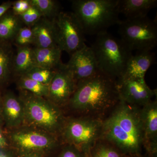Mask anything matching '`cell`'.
Segmentation results:
<instances>
[{"instance_id":"36","label":"cell","mask_w":157,"mask_h":157,"mask_svg":"<svg viewBox=\"0 0 157 157\" xmlns=\"http://www.w3.org/2000/svg\"><path fill=\"white\" fill-rule=\"evenodd\" d=\"M2 90H1V89H0V97L2 96Z\"/></svg>"},{"instance_id":"1","label":"cell","mask_w":157,"mask_h":157,"mask_svg":"<svg viewBox=\"0 0 157 157\" xmlns=\"http://www.w3.org/2000/svg\"><path fill=\"white\" fill-rule=\"evenodd\" d=\"M140 108L120 99L109 114L102 120L100 139L115 145L129 157L141 155L144 135Z\"/></svg>"},{"instance_id":"33","label":"cell","mask_w":157,"mask_h":157,"mask_svg":"<svg viewBox=\"0 0 157 157\" xmlns=\"http://www.w3.org/2000/svg\"><path fill=\"white\" fill-rule=\"evenodd\" d=\"M47 156L44 154L39 152H33L28 153L19 156L17 157H46Z\"/></svg>"},{"instance_id":"24","label":"cell","mask_w":157,"mask_h":157,"mask_svg":"<svg viewBox=\"0 0 157 157\" xmlns=\"http://www.w3.org/2000/svg\"><path fill=\"white\" fill-rule=\"evenodd\" d=\"M31 5L36 7L42 14V17L54 19L59 11V6L53 0H30Z\"/></svg>"},{"instance_id":"32","label":"cell","mask_w":157,"mask_h":157,"mask_svg":"<svg viewBox=\"0 0 157 157\" xmlns=\"http://www.w3.org/2000/svg\"><path fill=\"white\" fill-rule=\"evenodd\" d=\"M12 4V2L9 1L0 5V18L11 9Z\"/></svg>"},{"instance_id":"12","label":"cell","mask_w":157,"mask_h":157,"mask_svg":"<svg viewBox=\"0 0 157 157\" xmlns=\"http://www.w3.org/2000/svg\"><path fill=\"white\" fill-rule=\"evenodd\" d=\"M66 64L77 82L90 78L100 71L93 49L86 45L73 53Z\"/></svg>"},{"instance_id":"8","label":"cell","mask_w":157,"mask_h":157,"mask_svg":"<svg viewBox=\"0 0 157 157\" xmlns=\"http://www.w3.org/2000/svg\"><path fill=\"white\" fill-rule=\"evenodd\" d=\"M119 33L121 39L132 51H150L157 44L156 20L148 16L120 20Z\"/></svg>"},{"instance_id":"19","label":"cell","mask_w":157,"mask_h":157,"mask_svg":"<svg viewBox=\"0 0 157 157\" xmlns=\"http://www.w3.org/2000/svg\"><path fill=\"white\" fill-rule=\"evenodd\" d=\"M14 52L10 42L0 41V89L9 85L13 75Z\"/></svg>"},{"instance_id":"7","label":"cell","mask_w":157,"mask_h":157,"mask_svg":"<svg viewBox=\"0 0 157 157\" xmlns=\"http://www.w3.org/2000/svg\"><path fill=\"white\" fill-rule=\"evenodd\" d=\"M102 120L82 116L66 118L60 136L65 144L73 145L88 156L101 138Z\"/></svg>"},{"instance_id":"26","label":"cell","mask_w":157,"mask_h":157,"mask_svg":"<svg viewBox=\"0 0 157 157\" xmlns=\"http://www.w3.org/2000/svg\"><path fill=\"white\" fill-rule=\"evenodd\" d=\"M13 42L17 47L34 45V35L32 27L23 26L17 32Z\"/></svg>"},{"instance_id":"9","label":"cell","mask_w":157,"mask_h":157,"mask_svg":"<svg viewBox=\"0 0 157 157\" xmlns=\"http://www.w3.org/2000/svg\"><path fill=\"white\" fill-rule=\"evenodd\" d=\"M54 21L58 45L62 51L71 56L86 45L84 30L73 12L60 11Z\"/></svg>"},{"instance_id":"13","label":"cell","mask_w":157,"mask_h":157,"mask_svg":"<svg viewBox=\"0 0 157 157\" xmlns=\"http://www.w3.org/2000/svg\"><path fill=\"white\" fill-rule=\"evenodd\" d=\"M144 139L143 147L149 157H157V101H151L140 108Z\"/></svg>"},{"instance_id":"20","label":"cell","mask_w":157,"mask_h":157,"mask_svg":"<svg viewBox=\"0 0 157 157\" xmlns=\"http://www.w3.org/2000/svg\"><path fill=\"white\" fill-rule=\"evenodd\" d=\"M35 67L33 48L30 46L17 47L13 58V75L17 77L24 76Z\"/></svg>"},{"instance_id":"10","label":"cell","mask_w":157,"mask_h":157,"mask_svg":"<svg viewBox=\"0 0 157 157\" xmlns=\"http://www.w3.org/2000/svg\"><path fill=\"white\" fill-rule=\"evenodd\" d=\"M77 82L66 64L56 69L55 75L48 86V100L58 107L67 106L76 90Z\"/></svg>"},{"instance_id":"16","label":"cell","mask_w":157,"mask_h":157,"mask_svg":"<svg viewBox=\"0 0 157 157\" xmlns=\"http://www.w3.org/2000/svg\"><path fill=\"white\" fill-rule=\"evenodd\" d=\"M32 29L35 47L45 48L58 46L54 19L42 17L32 27Z\"/></svg>"},{"instance_id":"29","label":"cell","mask_w":157,"mask_h":157,"mask_svg":"<svg viewBox=\"0 0 157 157\" xmlns=\"http://www.w3.org/2000/svg\"><path fill=\"white\" fill-rule=\"evenodd\" d=\"M31 6L30 0H17L12 2L11 10L13 14L19 16L27 11Z\"/></svg>"},{"instance_id":"4","label":"cell","mask_w":157,"mask_h":157,"mask_svg":"<svg viewBox=\"0 0 157 157\" xmlns=\"http://www.w3.org/2000/svg\"><path fill=\"white\" fill-rule=\"evenodd\" d=\"M20 90L19 97L24 106L25 124L60 136L66 120L61 108L47 98Z\"/></svg>"},{"instance_id":"14","label":"cell","mask_w":157,"mask_h":157,"mask_svg":"<svg viewBox=\"0 0 157 157\" xmlns=\"http://www.w3.org/2000/svg\"><path fill=\"white\" fill-rule=\"evenodd\" d=\"M1 102L4 124L9 130L16 128L25 124L24 106L19 96L8 91L2 94Z\"/></svg>"},{"instance_id":"22","label":"cell","mask_w":157,"mask_h":157,"mask_svg":"<svg viewBox=\"0 0 157 157\" xmlns=\"http://www.w3.org/2000/svg\"><path fill=\"white\" fill-rule=\"evenodd\" d=\"M87 157H130L107 140L100 139L90 150Z\"/></svg>"},{"instance_id":"6","label":"cell","mask_w":157,"mask_h":157,"mask_svg":"<svg viewBox=\"0 0 157 157\" xmlns=\"http://www.w3.org/2000/svg\"><path fill=\"white\" fill-rule=\"evenodd\" d=\"M6 135L17 157L33 152L48 156L60 144L58 136L26 124L9 130Z\"/></svg>"},{"instance_id":"31","label":"cell","mask_w":157,"mask_h":157,"mask_svg":"<svg viewBox=\"0 0 157 157\" xmlns=\"http://www.w3.org/2000/svg\"><path fill=\"white\" fill-rule=\"evenodd\" d=\"M10 147L7 135L0 127V148Z\"/></svg>"},{"instance_id":"18","label":"cell","mask_w":157,"mask_h":157,"mask_svg":"<svg viewBox=\"0 0 157 157\" xmlns=\"http://www.w3.org/2000/svg\"><path fill=\"white\" fill-rule=\"evenodd\" d=\"M36 67L56 70L62 63V51L58 46L49 48H33Z\"/></svg>"},{"instance_id":"28","label":"cell","mask_w":157,"mask_h":157,"mask_svg":"<svg viewBox=\"0 0 157 157\" xmlns=\"http://www.w3.org/2000/svg\"><path fill=\"white\" fill-rule=\"evenodd\" d=\"M57 157H87L76 147L65 144Z\"/></svg>"},{"instance_id":"11","label":"cell","mask_w":157,"mask_h":157,"mask_svg":"<svg viewBox=\"0 0 157 157\" xmlns=\"http://www.w3.org/2000/svg\"><path fill=\"white\" fill-rule=\"evenodd\" d=\"M117 81L120 99L127 104L141 107L157 96V90L149 87L145 79H119Z\"/></svg>"},{"instance_id":"2","label":"cell","mask_w":157,"mask_h":157,"mask_svg":"<svg viewBox=\"0 0 157 157\" xmlns=\"http://www.w3.org/2000/svg\"><path fill=\"white\" fill-rule=\"evenodd\" d=\"M120 101L117 79L99 71L77 82L67 106L83 116L103 119Z\"/></svg>"},{"instance_id":"21","label":"cell","mask_w":157,"mask_h":157,"mask_svg":"<svg viewBox=\"0 0 157 157\" xmlns=\"http://www.w3.org/2000/svg\"><path fill=\"white\" fill-rule=\"evenodd\" d=\"M23 25L19 16L10 9L0 18V41L13 42Z\"/></svg>"},{"instance_id":"15","label":"cell","mask_w":157,"mask_h":157,"mask_svg":"<svg viewBox=\"0 0 157 157\" xmlns=\"http://www.w3.org/2000/svg\"><path fill=\"white\" fill-rule=\"evenodd\" d=\"M155 61V54L151 51L137 52L131 57L122 76L118 79H145L147 71Z\"/></svg>"},{"instance_id":"5","label":"cell","mask_w":157,"mask_h":157,"mask_svg":"<svg viewBox=\"0 0 157 157\" xmlns=\"http://www.w3.org/2000/svg\"><path fill=\"white\" fill-rule=\"evenodd\" d=\"M91 48L93 49L101 72L113 78H121L132 51L121 39L107 32L97 35Z\"/></svg>"},{"instance_id":"30","label":"cell","mask_w":157,"mask_h":157,"mask_svg":"<svg viewBox=\"0 0 157 157\" xmlns=\"http://www.w3.org/2000/svg\"><path fill=\"white\" fill-rule=\"evenodd\" d=\"M0 157H17L14 150L10 147L0 148Z\"/></svg>"},{"instance_id":"34","label":"cell","mask_w":157,"mask_h":157,"mask_svg":"<svg viewBox=\"0 0 157 157\" xmlns=\"http://www.w3.org/2000/svg\"><path fill=\"white\" fill-rule=\"evenodd\" d=\"M2 97V96H1ZM1 97H0V127L2 128L4 124V120H3L2 115V102H1Z\"/></svg>"},{"instance_id":"35","label":"cell","mask_w":157,"mask_h":157,"mask_svg":"<svg viewBox=\"0 0 157 157\" xmlns=\"http://www.w3.org/2000/svg\"><path fill=\"white\" fill-rule=\"evenodd\" d=\"M143 157V156L142 155H137V156H135L134 157Z\"/></svg>"},{"instance_id":"23","label":"cell","mask_w":157,"mask_h":157,"mask_svg":"<svg viewBox=\"0 0 157 157\" xmlns=\"http://www.w3.org/2000/svg\"><path fill=\"white\" fill-rule=\"evenodd\" d=\"M17 86L20 90H25L35 95L47 98L48 86L42 84L25 76L17 77Z\"/></svg>"},{"instance_id":"27","label":"cell","mask_w":157,"mask_h":157,"mask_svg":"<svg viewBox=\"0 0 157 157\" xmlns=\"http://www.w3.org/2000/svg\"><path fill=\"white\" fill-rule=\"evenodd\" d=\"M23 24L25 26L32 27L42 17L39 10L32 6L24 13L19 16Z\"/></svg>"},{"instance_id":"25","label":"cell","mask_w":157,"mask_h":157,"mask_svg":"<svg viewBox=\"0 0 157 157\" xmlns=\"http://www.w3.org/2000/svg\"><path fill=\"white\" fill-rule=\"evenodd\" d=\"M56 72V70L35 67L24 76L48 86L55 75Z\"/></svg>"},{"instance_id":"3","label":"cell","mask_w":157,"mask_h":157,"mask_svg":"<svg viewBox=\"0 0 157 157\" xmlns=\"http://www.w3.org/2000/svg\"><path fill=\"white\" fill-rule=\"evenodd\" d=\"M73 13L81 24L85 34L97 35L111 26L118 24V0H75Z\"/></svg>"},{"instance_id":"17","label":"cell","mask_w":157,"mask_h":157,"mask_svg":"<svg viewBox=\"0 0 157 157\" xmlns=\"http://www.w3.org/2000/svg\"><path fill=\"white\" fill-rule=\"evenodd\" d=\"M157 5V0H118V11L128 19L139 18L147 16Z\"/></svg>"}]
</instances>
